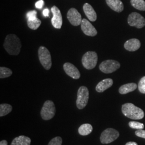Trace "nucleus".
Here are the masks:
<instances>
[{
  "label": "nucleus",
  "mask_w": 145,
  "mask_h": 145,
  "mask_svg": "<svg viewBox=\"0 0 145 145\" xmlns=\"http://www.w3.org/2000/svg\"><path fill=\"white\" fill-rule=\"evenodd\" d=\"M3 46L10 55L17 56L21 51V40L16 35H8L5 38Z\"/></svg>",
  "instance_id": "1"
},
{
  "label": "nucleus",
  "mask_w": 145,
  "mask_h": 145,
  "mask_svg": "<svg viewBox=\"0 0 145 145\" xmlns=\"http://www.w3.org/2000/svg\"><path fill=\"white\" fill-rule=\"evenodd\" d=\"M122 113L130 119L140 120L144 117V111L133 104L125 103L122 105Z\"/></svg>",
  "instance_id": "2"
},
{
  "label": "nucleus",
  "mask_w": 145,
  "mask_h": 145,
  "mask_svg": "<svg viewBox=\"0 0 145 145\" xmlns=\"http://www.w3.org/2000/svg\"><path fill=\"white\" fill-rule=\"evenodd\" d=\"M38 57L42 66L46 69L49 70L52 67V59L50 52L45 47H40L38 49Z\"/></svg>",
  "instance_id": "3"
},
{
  "label": "nucleus",
  "mask_w": 145,
  "mask_h": 145,
  "mask_svg": "<svg viewBox=\"0 0 145 145\" xmlns=\"http://www.w3.org/2000/svg\"><path fill=\"white\" fill-rule=\"evenodd\" d=\"M98 61L97 54L93 51H88L83 56L82 63L87 69H92L96 67Z\"/></svg>",
  "instance_id": "4"
},
{
  "label": "nucleus",
  "mask_w": 145,
  "mask_h": 145,
  "mask_svg": "<svg viewBox=\"0 0 145 145\" xmlns=\"http://www.w3.org/2000/svg\"><path fill=\"white\" fill-rule=\"evenodd\" d=\"M89 90L85 86H81L78 89V97L76 99V106L80 110L83 109L87 105L89 100Z\"/></svg>",
  "instance_id": "5"
},
{
  "label": "nucleus",
  "mask_w": 145,
  "mask_h": 145,
  "mask_svg": "<svg viewBox=\"0 0 145 145\" xmlns=\"http://www.w3.org/2000/svg\"><path fill=\"white\" fill-rule=\"evenodd\" d=\"M56 114V107L52 101H46L42 106L40 114L42 118L48 120L53 118Z\"/></svg>",
  "instance_id": "6"
},
{
  "label": "nucleus",
  "mask_w": 145,
  "mask_h": 145,
  "mask_svg": "<svg viewBox=\"0 0 145 145\" xmlns=\"http://www.w3.org/2000/svg\"><path fill=\"white\" fill-rule=\"evenodd\" d=\"M119 136L118 131L112 128H109L102 133L100 137V140L102 144H108L116 140Z\"/></svg>",
  "instance_id": "7"
},
{
  "label": "nucleus",
  "mask_w": 145,
  "mask_h": 145,
  "mask_svg": "<svg viewBox=\"0 0 145 145\" xmlns=\"http://www.w3.org/2000/svg\"><path fill=\"white\" fill-rule=\"evenodd\" d=\"M120 67V64L118 61L114 60H107L101 62L99 68L104 73L110 74L116 71Z\"/></svg>",
  "instance_id": "8"
},
{
  "label": "nucleus",
  "mask_w": 145,
  "mask_h": 145,
  "mask_svg": "<svg viewBox=\"0 0 145 145\" xmlns=\"http://www.w3.org/2000/svg\"><path fill=\"white\" fill-rule=\"evenodd\" d=\"M128 24L131 26L141 29L145 26V18L138 12H132L128 17Z\"/></svg>",
  "instance_id": "9"
},
{
  "label": "nucleus",
  "mask_w": 145,
  "mask_h": 145,
  "mask_svg": "<svg viewBox=\"0 0 145 145\" xmlns=\"http://www.w3.org/2000/svg\"><path fill=\"white\" fill-rule=\"evenodd\" d=\"M68 20L70 23L74 26H78L81 24L82 17L78 11L75 8H71L67 14Z\"/></svg>",
  "instance_id": "10"
},
{
  "label": "nucleus",
  "mask_w": 145,
  "mask_h": 145,
  "mask_svg": "<svg viewBox=\"0 0 145 145\" xmlns=\"http://www.w3.org/2000/svg\"><path fill=\"white\" fill-rule=\"evenodd\" d=\"M51 11L53 15L51 20L52 25L56 29H61L62 25V18L61 11L55 5L52 7Z\"/></svg>",
  "instance_id": "11"
},
{
  "label": "nucleus",
  "mask_w": 145,
  "mask_h": 145,
  "mask_svg": "<svg viewBox=\"0 0 145 145\" xmlns=\"http://www.w3.org/2000/svg\"><path fill=\"white\" fill-rule=\"evenodd\" d=\"M81 30L83 33L88 36L94 37L97 34L95 27L86 19H83L81 24Z\"/></svg>",
  "instance_id": "12"
},
{
  "label": "nucleus",
  "mask_w": 145,
  "mask_h": 145,
  "mask_svg": "<svg viewBox=\"0 0 145 145\" xmlns=\"http://www.w3.org/2000/svg\"><path fill=\"white\" fill-rule=\"evenodd\" d=\"M63 67L65 72L70 77L74 79H78L80 78L81 74L80 71L72 63L66 62L64 63Z\"/></svg>",
  "instance_id": "13"
},
{
  "label": "nucleus",
  "mask_w": 145,
  "mask_h": 145,
  "mask_svg": "<svg viewBox=\"0 0 145 145\" xmlns=\"http://www.w3.org/2000/svg\"><path fill=\"white\" fill-rule=\"evenodd\" d=\"M141 42L138 39H131L125 42L124 48L130 52L136 51L140 48Z\"/></svg>",
  "instance_id": "14"
},
{
  "label": "nucleus",
  "mask_w": 145,
  "mask_h": 145,
  "mask_svg": "<svg viewBox=\"0 0 145 145\" xmlns=\"http://www.w3.org/2000/svg\"><path fill=\"white\" fill-rule=\"evenodd\" d=\"M83 9L89 21L95 22L97 20V14L91 5L86 3L83 5Z\"/></svg>",
  "instance_id": "15"
},
{
  "label": "nucleus",
  "mask_w": 145,
  "mask_h": 145,
  "mask_svg": "<svg viewBox=\"0 0 145 145\" xmlns=\"http://www.w3.org/2000/svg\"><path fill=\"white\" fill-rule=\"evenodd\" d=\"M113 80L111 78H105L99 82L96 87V90L99 93H102L110 88L113 84Z\"/></svg>",
  "instance_id": "16"
},
{
  "label": "nucleus",
  "mask_w": 145,
  "mask_h": 145,
  "mask_svg": "<svg viewBox=\"0 0 145 145\" xmlns=\"http://www.w3.org/2000/svg\"><path fill=\"white\" fill-rule=\"evenodd\" d=\"M109 7L117 12H121L124 10V5L120 0H106Z\"/></svg>",
  "instance_id": "17"
},
{
  "label": "nucleus",
  "mask_w": 145,
  "mask_h": 145,
  "mask_svg": "<svg viewBox=\"0 0 145 145\" xmlns=\"http://www.w3.org/2000/svg\"><path fill=\"white\" fill-rule=\"evenodd\" d=\"M31 139L30 138L21 135L15 138L12 140L11 145H30Z\"/></svg>",
  "instance_id": "18"
},
{
  "label": "nucleus",
  "mask_w": 145,
  "mask_h": 145,
  "mask_svg": "<svg viewBox=\"0 0 145 145\" xmlns=\"http://www.w3.org/2000/svg\"><path fill=\"white\" fill-rule=\"evenodd\" d=\"M137 88V85L135 83H127L121 86L119 89L120 94H126L133 91Z\"/></svg>",
  "instance_id": "19"
},
{
  "label": "nucleus",
  "mask_w": 145,
  "mask_h": 145,
  "mask_svg": "<svg viewBox=\"0 0 145 145\" xmlns=\"http://www.w3.org/2000/svg\"><path fill=\"white\" fill-rule=\"evenodd\" d=\"M93 130V126L89 124H84L80 126L78 128L79 134L83 136H86L90 134Z\"/></svg>",
  "instance_id": "20"
},
{
  "label": "nucleus",
  "mask_w": 145,
  "mask_h": 145,
  "mask_svg": "<svg viewBox=\"0 0 145 145\" xmlns=\"http://www.w3.org/2000/svg\"><path fill=\"white\" fill-rule=\"evenodd\" d=\"M41 23L42 22L37 17L31 20H27V25L32 30H37L41 25Z\"/></svg>",
  "instance_id": "21"
},
{
  "label": "nucleus",
  "mask_w": 145,
  "mask_h": 145,
  "mask_svg": "<svg viewBox=\"0 0 145 145\" xmlns=\"http://www.w3.org/2000/svg\"><path fill=\"white\" fill-rule=\"evenodd\" d=\"M131 4L137 10L145 11V1L144 0H131Z\"/></svg>",
  "instance_id": "22"
},
{
  "label": "nucleus",
  "mask_w": 145,
  "mask_h": 145,
  "mask_svg": "<svg viewBox=\"0 0 145 145\" xmlns=\"http://www.w3.org/2000/svg\"><path fill=\"white\" fill-rule=\"evenodd\" d=\"M12 106L8 104H1L0 105V116L3 117L9 114L12 111Z\"/></svg>",
  "instance_id": "23"
},
{
  "label": "nucleus",
  "mask_w": 145,
  "mask_h": 145,
  "mask_svg": "<svg viewBox=\"0 0 145 145\" xmlns=\"http://www.w3.org/2000/svg\"><path fill=\"white\" fill-rule=\"evenodd\" d=\"M12 74V71L9 68L5 67H0V78H8Z\"/></svg>",
  "instance_id": "24"
},
{
  "label": "nucleus",
  "mask_w": 145,
  "mask_h": 145,
  "mask_svg": "<svg viewBox=\"0 0 145 145\" xmlns=\"http://www.w3.org/2000/svg\"><path fill=\"white\" fill-rule=\"evenodd\" d=\"M129 125L131 128L137 130H142L144 128V125L138 121H132L129 123Z\"/></svg>",
  "instance_id": "25"
},
{
  "label": "nucleus",
  "mask_w": 145,
  "mask_h": 145,
  "mask_svg": "<svg viewBox=\"0 0 145 145\" xmlns=\"http://www.w3.org/2000/svg\"><path fill=\"white\" fill-rule=\"evenodd\" d=\"M138 89L141 93L145 94V76L140 79L138 83Z\"/></svg>",
  "instance_id": "26"
},
{
  "label": "nucleus",
  "mask_w": 145,
  "mask_h": 145,
  "mask_svg": "<svg viewBox=\"0 0 145 145\" xmlns=\"http://www.w3.org/2000/svg\"><path fill=\"white\" fill-rule=\"evenodd\" d=\"M62 142V138L60 137H56L50 141L48 145H61Z\"/></svg>",
  "instance_id": "27"
},
{
  "label": "nucleus",
  "mask_w": 145,
  "mask_h": 145,
  "mask_svg": "<svg viewBox=\"0 0 145 145\" xmlns=\"http://www.w3.org/2000/svg\"><path fill=\"white\" fill-rule=\"evenodd\" d=\"M37 12L36 11L32 10L29 11L27 14V20H31V19H33L37 17Z\"/></svg>",
  "instance_id": "28"
},
{
  "label": "nucleus",
  "mask_w": 145,
  "mask_h": 145,
  "mask_svg": "<svg viewBox=\"0 0 145 145\" xmlns=\"http://www.w3.org/2000/svg\"><path fill=\"white\" fill-rule=\"evenodd\" d=\"M135 134L140 138L145 139V131L143 130H138L135 131Z\"/></svg>",
  "instance_id": "29"
},
{
  "label": "nucleus",
  "mask_w": 145,
  "mask_h": 145,
  "mask_svg": "<svg viewBox=\"0 0 145 145\" xmlns=\"http://www.w3.org/2000/svg\"><path fill=\"white\" fill-rule=\"evenodd\" d=\"M44 5V2L43 0H39L36 3L35 6H36V7L37 9H41Z\"/></svg>",
  "instance_id": "30"
},
{
  "label": "nucleus",
  "mask_w": 145,
  "mask_h": 145,
  "mask_svg": "<svg viewBox=\"0 0 145 145\" xmlns=\"http://www.w3.org/2000/svg\"><path fill=\"white\" fill-rule=\"evenodd\" d=\"M42 14L45 17H48L49 15V10L47 8L45 9L42 11Z\"/></svg>",
  "instance_id": "31"
},
{
  "label": "nucleus",
  "mask_w": 145,
  "mask_h": 145,
  "mask_svg": "<svg viewBox=\"0 0 145 145\" xmlns=\"http://www.w3.org/2000/svg\"><path fill=\"white\" fill-rule=\"evenodd\" d=\"M0 145H8V142L6 140H2L0 142Z\"/></svg>",
  "instance_id": "32"
},
{
  "label": "nucleus",
  "mask_w": 145,
  "mask_h": 145,
  "mask_svg": "<svg viewBox=\"0 0 145 145\" xmlns=\"http://www.w3.org/2000/svg\"><path fill=\"white\" fill-rule=\"evenodd\" d=\"M125 145H138L137 143L135 142H133V141H130L127 142V144H126Z\"/></svg>",
  "instance_id": "33"
}]
</instances>
